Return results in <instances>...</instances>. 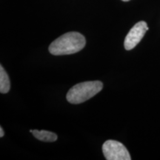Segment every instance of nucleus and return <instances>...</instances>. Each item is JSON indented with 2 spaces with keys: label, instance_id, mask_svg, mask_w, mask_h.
<instances>
[{
  "label": "nucleus",
  "instance_id": "f257e3e1",
  "mask_svg": "<svg viewBox=\"0 0 160 160\" xmlns=\"http://www.w3.org/2000/svg\"><path fill=\"white\" fill-rule=\"evenodd\" d=\"M86 45V39L78 32H68L52 42L49 52L55 56L70 55L82 51Z\"/></svg>",
  "mask_w": 160,
  "mask_h": 160
},
{
  "label": "nucleus",
  "instance_id": "f03ea898",
  "mask_svg": "<svg viewBox=\"0 0 160 160\" xmlns=\"http://www.w3.org/2000/svg\"><path fill=\"white\" fill-rule=\"evenodd\" d=\"M102 88L100 81L84 82L73 85L68 92L66 99L71 104L82 103L99 93Z\"/></svg>",
  "mask_w": 160,
  "mask_h": 160
},
{
  "label": "nucleus",
  "instance_id": "7ed1b4c3",
  "mask_svg": "<svg viewBox=\"0 0 160 160\" xmlns=\"http://www.w3.org/2000/svg\"><path fill=\"white\" fill-rule=\"evenodd\" d=\"M103 154L107 160H131L128 149L123 144L115 140H107L102 145Z\"/></svg>",
  "mask_w": 160,
  "mask_h": 160
},
{
  "label": "nucleus",
  "instance_id": "20e7f679",
  "mask_svg": "<svg viewBox=\"0 0 160 160\" xmlns=\"http://www.w3.org/2000/svg\"><path fill=\"white\" fill-rule=\"evenodd\" d=\"M147 23L144 21L137 22L130 30L129 33L126 36L124 46L127 51H130L137 46L140 42L142 39L145 36L146 31H148Z\"/></svg>",
  "mask_w": 160,
  "mask_h": 160
},
{
  "label": "nucleus",
  "instance_id": "39448f33",
  "mask_svg": "<svg viewBox=\"0 0 160 160\" xmlns=\"http://www.w3.org/2000/svg\"><path fill=\"white\" fill-rule=\"evenodd\" d=\"M33 135L37 138V139L42 142H53L57 140V135L53 132L48 131H38V130H33Z\"/></svg>",
  "mask_w": 160,
  "mask_h": 160
},
{
  "label": "nucleus",
  "instance_id": "423d86ee",
  "mask_svg": "<svg viewBox=\"0 0 160 160\" xmlns=\"http://www.w3.org/2000/svg\"><path fill=\"white\" fill-rule=\"evenodd\" d=\"M11 88V83L7 72L0 66V92L2 93H7Z\"/></svg>",
  "mask_w": 160,
  "mask_h": 160
},
{
  "label": "nucleus",
  "instance_id": "0eeeda50",
  "mask_svg": "<svg viewBox=\"0 0 160 160\" xmlns=\"http://www.w3.org/2000/svg\"><path fill=\"white\" fill-rule=\"evenodd\" d=\"M4 136V131L2 129V128H0V137H3Z\"/></svg>",
  "mask_w": 160,
  "mask_h": 160
},
{
  "label": "nucleus",
  "instance_id": "6e6552de",
  "mask_svg": "<svg viewBox=\"0 0 160 160\" xmlns=\"http://www.w3.org/2000/svg\"><path fill=\"white\" fill-rule=\"evenodd\" d=\"M122 1H123V2H128V1H130V0H122Z\"/></svg>",
  "mask_w": 160,
  "mask_h": 160
}]
</instances>
